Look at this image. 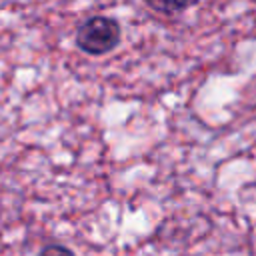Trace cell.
<instances>
[{
  "instance_id": "1",
  "label": "cell",
  "mask_w": 256,
  "mask_h": 256,
  "mask_svg": "<svg viewBox=\"0 0 256 256\" xmlns=\"http://www.w3.org/2000/svg\"><path fill=\"white\" fill-rule=\"evenodd\" d=\"M118 42H120V24L110 16L96 14L84 20L76 30V46L90 56L108 54L118 46Z\"/></svg>"
},
{
  "instance_id": "2",
  "label": "cell",
  "mask_w": 256,
  "mask_h": 256,
  "mask_svg": "<svg viewBox=\"0 0 256 256\" xmlns=\"http://www.w3.org/2000/svg\"><path fill=\"white\" fill-rule=\"evenodd\" d=\"M192 0H144V4L160 14H176L182 12L184 8H188Z\"/></svg>"
},
{
  "instance_id": "3",
  "label": "cell",
  "mask_w": 256,
  "mask_h": 256,
  "mask_svg": "<svg viewBox=\"0 0 256 256\" xmlns=\"http://www.w3.org/2000/svg\"><path fill=\"white\" fill-rule=\"evenodd\" d=\"M38 256H74V252L68 250V248L62 246V244H48V246H44V248L40 250Z\"/></svg>"
}]
</instances>
